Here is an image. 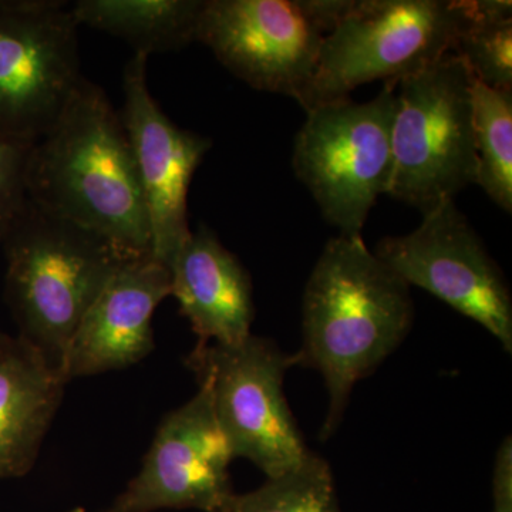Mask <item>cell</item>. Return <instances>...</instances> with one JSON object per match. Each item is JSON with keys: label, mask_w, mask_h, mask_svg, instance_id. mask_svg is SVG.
<instances>
[{"label": "cell", "mask_w": 512, "mask_h": 512, "mask_svg": "<svg viewBox=\"0 0 512 512\" xmlns=\"http://www.w3.org/2000/svg\"><path fill=\"white\" fill-rule=\"evenodd\" d=\"M167 296V265L151 254L123 259L74 333L64 360L67 382L126 369L150 355L154 312Z\"/></svg>", "instance_id": "cell-13"}, {"label": "cell", "mask_w": 512, "mask_h": 512, "mask_svg": "<svg viewBox=\"0 0 512 512\" xmlns=\"http://www.w3.org/2000/svg\"><path fill=\"white\" fill-rule=\"evenodd\" d=\"M67 383L29 342L0 330V478L35 466Z\"/></svg>", "instance_id": "cell-15"}, {"label": "cell", "mask_w": 512, "mask_h": 512, "mask_svg": "<svg viewBox=\"0 0 512 512\" xmlns=\"http://www.w3.org/2000/svg\"><path fill=\"white\" fill-rule=\"evenodd\" d=\"M234 458L210 397L198 389L190 402L165 414L140 473L107 512L218 511L235 494Z\"/></svg>", "instance_id": "cell-12"}, {"label": "cell", "mask_w": 512, "mask_h": 512, "mask_svg": "<svg viewBox=\"0 0 512 512\" xmlns=\"http://www.w3.org/2000/svg\"><path fill=\"white\" fill-rule=\"evenodd\" d=\"M461 0H353L323 39L305 111L349 99L363 84L399 83L453 52Z\"/></svg>", "instance_id": "cell-5"}, {"label": "cell", "mask_w": 512, "mask_h": 512, "mask_svg": "<svg viewBox=\"0 0 512 512\" xmlns=\"http://www.w3.org/2000/svg\"><path fill=\"white\" fill-rule=\"evenodd\" d=\"M373 252L410 288L436 296L512 352L510 286L456 201L424 214L410 234L380 239Z\"/></svg>", "instance_id": "cell-9"}, {"label": "cell", "mask_w": 512, "mask_h": 512, "mask_svg": "<svg viewBox=\"0 0 512 512\" xmlns=\"http://www.w3.org/2000/svg\"><path fill=\"white\" fill-rule=\"evenodd\" d=\"M30 148L0 138V245L29 201L25 174Z\"/></svg>", "instance_id": "cell-20"}, {"label": "cell", "mask_w": 512, "mask_h": 512, "mask_svg": "<svg viewBox=\"0 0 512 512\" xmlns=\"http://www.w3.org/2000/svg\"><path fill=\"white\" fill-rule=\"evenodd\" d=\"M461 10L454 55L463 60L477 82L512 90V3L461 0Z\"/></svg>", "instance_id": "cell-17"}, {"label": "cell", "mask_w": 512, "mask_h": 512, "mask_svg": "<svg viewBox=\"0 0 512 512\" xmlns=\"http://www.w3.org/2000/svg\"><path fill=\"white\" fill-rule=\"evenodd\" d=\"M0 247L8 264L6 302L18 336L64 375L74 333L126 258L104 239L30 201Z\"/></svg>", "instance_id": "cell-3"}, {"label": "cell", "mask_w": 512, "mask_h": 512, "mask_svg": "<svg viewBox=\"0 0 512 512\" xmlns=\"http://www.w3.org/2000/svg\"><path fill=\"white\" fill-rule=\"evenodd\" d=\"M205 0H79L72 3L79 26L109 33L134 53L175 52L195 42Z\"/></svg>", "instance_id": "cell-16"}, {"label": "cell", "mask_w": 512, "mask_h": 512, "mask_svg": "<svg viewBox=\"0 0 512 512\" xmlns=\"http://www.w3.org/2000/svg\"><path fill=\"white\" fill-rule=\"evenodd\" d=\"M323 39L299 0H205L195 42L252 89L302 104Z\"/></svg>", "instance_id": "cell-10"}, {"label": "cell", "mask_w": 512, "mask_h": 512, "mask_svg": "<svg viewBox=\"0 0 512 512\" xmlns=\"http://www.w3.org/2000/svg\"><path fill=\"white\" fill-rule=\"evenodd\" d=\"M476 184L501 210L512 211V90L473 79Z\"/></svg>", "instance_id": "cell-18"}, {"label": "cell", "mask_w": 512, "mask_h": 512, "mask_svg": "<svg viewBox=\"0 0 512 512\" xmlns=\"http://www.w3.org/2000/svg\"><path fill=\"white\" fill-rule=\"evenodd\" d=\"M215 512H342L332 468L325 458L309 454L298 467L266 478L261 487L234 494Z\"/></svg>", "instance_id": "cell-19"}, {"label": "cell", "mask_w": 512, "mask_h": 512, "mask_svg": "<svg viewBox=\"0 0 512 512\" xmlns=\"http://www.w3.org/2000/svg\"><path fill=\"white\" fill-rule=\"evenodd\" d=\"M473 77L447 53L396 84L387 194L421 214L476 184Z\"/></svg>", "instance_id": "cell-4"}, {"label": "cell", "mask_w": 512, "mask_h": 512, "mask_svg": "<svg viewBox=\"0 0 512 512\" xmlns=\"http://www.w3.org/2000/svg\"><path fill=\"white\" fill-rule=\"evenodd\" d=\"M396 84H384L366 103L349 97L313 107L296 134L293 171L339 234L362 235L377 198L387 194Z\"/></svg>", "instance_id": "cell-6"}, {"label": "cell", "mask_w": 512, "mask_h": 512, "mask_svg": "<svg viewBox=\"0 0 512 512\" xmlns=\"http://www.w3.org/2000/svg\"><path fill=\"white\" fill-rule=\"evenodd\" d=\"M410 286L362 235L329 239L302 296V345L293 365L322 376L329 409L325 441L338 430L357 382L372 375L406 340L414 322Z\"/></svg>", "instance_id": "cell-1"}, {"label": "cell", "mask_w": 512, "mask_h": 512, "mask_svg": "<svg viewBox=\"0 0 512 512\" xmlns=\"http://www.w3.org/2000/svg\"><path fill=\"white\" fill-rule=\"evenodd\" d=\"M299 5L323 36H328L348 15L353 0H299Z\"/></svg>", "instance_id": "cell-21"}, {"label": "cell", "mask_w": 512, "mask_h": 512, "mask_svg": "<svg viewBox=\"0 0 512 512\" xmlns=\"http://www.w3.org/2000/svg\"><path fill=\"white\" fill-rule=\"evenodd\" d=\"M234 457L247 458L266 478L288 473L312 453L286 400L293 356L272 339L249 335L235 345L198 342L185 357Z\"/></svg>", "instance_id": "cell-7"}, {"label": "cell", "mask_w": 512, "mask_h": 512, "mask_svg": "<svg viewBox=\"0 0 512 512\" xmlns=\"http://www.w3.org/2000/svg\"><path fill=\"white\" fill-rule=\"evenodd\" d=\"M25 181L40 210L92 232L123 258L151 254L146 201L121 114L86 77L52 130L30 148Z\"/></svg>", "instance_id": "cell-2"}, {"label": "cell", "mask_w": 512, "mask_h": 512, "mask_svg": "<svg viewBox=\"0 0 512 512\" xmlns=\"http://www.w3.org/2000/svg\"><path fill=\"white\" fill-rule=\"evenodd\" d=\"M67 512H86V510H84V508H82V507H76V508H73V510H70Z\"/></svg>", "instance_id": "cell-22"}, {"label": "cell", "mask_w": 512, "mask_h": 512, "mask_svg": "<svg viewBox=\"0 0 512 512\" xmlns=\"http://www.w3.org/2000/svg\"><path fill=\"white\" fill-rule=\"evenodd\" d=\"M147 63L143 53H134L128 60L120 114L146 201L151 254L170 268L191 237L188 191L212 141L178 127L158 106L148 89Z\"/></svg>", "instance_id": "cell-11"}, {"label": "cell", "mask_w": 512, "mask_h": 512, "mask_svg": "<svg viewBox=\"0 0 512 512\" xmlns=\"http://www.w3.org/2000/svg\"><path fill=\"white\" fill-rule=\"evenodd\" d=\"M79 23L63 0H0V138L33 146L83 80Z\"/></svg>", "instance_id": "cell-8"}, {"label": "cell", "mask_w": 512, "mask_h": 512, "mask_svg": "<svg viewBox=\"0 0 512 512\" xmlns=\"http://www.w3.org/2000/svg\"><path fill=\"white\" fill-rule=\"evenodd\" d=\"M171 296L198 342L235 345L251 335L254 288L245 266L201 225L170 265Z\"/></svg>", "instance_id": "cell-14"}]
</instances>
